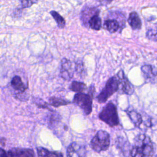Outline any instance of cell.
I'll return each instance as SVG.
<instances>
[{
	"mask_svg": "<svg viewBox=\"0 0 157 157\" xmlns=\"http://www.w3.org/2000/svg\"><path fill=\"white\" fill-rule=\"evenodd\" d=\"M0 157H12L9 151H6L4 149L0 148Z\"/></svg>",
	"mask_w": 157,
	"mask_h": 157,
	"instance_id": "obj_24",
	"label": "cell"
},
{
	"mask_svg": "<svg viewBox=\"0 0 157 157\" xmlns=\"http://www.w3.org/2000/svg\"><path fill=\"white\" fill-rule=\"evenodd\" d=\"M37 152L39 157H63L61 152L50 151L43 147L37 148Z\"/></svg>",
	"mask_w": 157,
	"mask_h": 157,
	"instance_id": "obj_17",
	"label": "cell"
},
{
	"mask_svg": "<svg viewBox=\"0 0 157 157\" xmlns=\"http://www.w3.org/2000/svg\"><path fill=\"white\" fill-rule=\"evenodd\" d=\"M110 143L109 134L104 130L98 131L90 142V145L93 151L100 153L107 150Z\"/></svg>",
	"mask_w": 157,
	"mask_h": 157,
	"instance_id": "obj_3",
	"label": "cell"
},
{
	"mask_svg": "<svg viewBox=\"0 0 157 157\" xmlns=\"http://www.w3.org/2000/svg\"><path fill=\"white\" fill-rule=\"evenodd\" d=\"M60 75L63 78L66 80H70L72 78L74 70L72 68V64L69 59L63 58L61 60Z\"/></svg>",
	"mask_w": 157,
	"mask_h": 157,
	"instance_id": "obj_8",
	"label": "cell"
},
{
	"mask_svg": "<svg viewBox=\"0 0 157 157\" xmlns=\"http://www.w3.org/2000/svg\"><path fill=\"white\" fill-rule=\"evenodd\" d=\"M144 78L149 82L155 83L157 82V69L151 65L145 64L141 67Z\"/></svg>",
	"mask_w": 157,
	"mask_h": 157,
	"instance_id": "obj_10",
	"label": "cell"
},
{
	"mask_svg": "<svg viewBox=\"0 0 157 157\" xmlns=\"http://www.w3.org/2000/svg\"><path fill=\"white\" fill-rule=\"evenodd\" d=\"M85 154L86 152L84 147L75 142L71 144L67 148V157H85Z\"/></svg>",
	"mask_w": 157,
	"mask_h": 157,
	"instance_id": "obj_9",
	"label": "cell"
},
{
	"mask_svg": "<svg viewBox=\"0 0 157 157\" xmlns=\"http://www.w3.org/2000/svg\"><path fill=\"white\" fill-rule=\"evenodd\" d=\"M10 85L13 90L18 92V94L19 95L23 93L28 88V86L25 85L21 77L18 75H15L12 78Z\"/></svg>",
	"mask_w": 157,
	"mask_h": 157,
	"instance_id": "obj_12",
	"label": "cell"
},
{
	"mask_svg": "<svg viewBox=\"0 0 157 157\" xmlns=\"http://www.w3.org/2000/svg\"><path fill=\"white\" fill-rule=\"evenodd\" d=\"M92 12L89 17L82 20L83 21H86V26H89L91 29L98 31L101 28V19L99 16V10L94 8Z\"/></svg>",
	"mask_w": 157,
	"mask_h": 157,
	"instance_id": "obj_7",
	"label": "cell"
},
{
	"mask_svg": "<svg viewBox=\"0 0 157 157\" xmlns=\"http://www.w3.org/2000/svg\"><path fill=\"white\" fill-rule=\"evenodd\" d=\"M99 118L110 127L117 126L120 124L117 106L112 102H109L98 115Z\"/></svg>",
	"mask_w": 157,
	"mask_h": 157,
	"instance_id": "obj_1",
	"label": "cell"
},
{
	"mask_svg": "<svg viewBox=\"0 0 157 157\" xmlns=\"http://www.w3.org/2000/svg\"><path fill=\"white\" fill-rule=\"evenodd\" d=\"M146 36L152 41H157V24L154 25L148 29L146 33Z\"/></svg>",
	"mask_w": 157,
	"mask_h": 157,
	"instance_id": "obj_21",
	"label": "cell"
},
{
	"mask_svg": "<svg viewBox=\"0 0 157 157\" xmlns=\"http://www.w3.org/2000/svg\"><path fill=\"white\" fill-rule=\"evenodd\" d=\"M104 26L108 31L114 33L120 29V23L116 19H107L104 21Z\"/></svg>",
	"mask_w": 157,
	"mask_h": 157,
	"instance_id": "obj_16",
	"label": "cell"
},
{
	"mask_svg": "<svg viewBox=\"0 0 157 157\" xmlns=\"http://www.w3.org/2000/svg\"><path fill=\"white\" fill-rule=\"evenodd\" d=\"M50 14L56 22L57 25L59 28H63L65 26L66 21L64 18L58 12L55 10H52L50 12Z\"/></svg>",
	"mask_w": 157,
	"mask_h": 157,
	"instance_id": "obj_20",
	"label": "cell"
},
{
	"mask_svg": "<svg viewBox=\"0 0 157 157\" xmlns=\"http://www.w3.org/2000/svg\"><path fill=\"white\" fill-rule=\"evenodd\" d=\"M126 112L134 125L137 128H139L143 121L142 117L140 113L134 109H128L126 110Z\"/></svg>",
	"mask_w": 157,
	"mask_h": 157,
	"instance_id": "obj_14",
	"label": "cell"
},
{
	"mask_svg": "<svg viewBox=\"0 0 157 157\" xmlns=\"http://www.w3.org/2000/svg\"><path fill=\"white\" fill-rule=\"evenodd\" d=\"M129 155L131 157H146L141 149L135 145L131 148Z\"/></svg>",
	"mask_w": 157,
	"mask_h": 157,
	"instance_id": "obj_22",
	"label": "cell"
},
{
	"mask_svg": "<svg viewBox=\"0 0 157 157\" xmlns=\"http://www.w3.org/2000/svg\"><path fill=\"white\" fill-rule=\"evenodd\" d=\"M134 145L138 146L146 157H151L154 153L153 142L146 134H139L134 139Z\"/></svg>",
	"mask_w": 157,
	"mask_h": 157,
	"instance_id": "obj_5",
	"label": "cell"
},
{
	"mask_svg": "<svg viewBox=\"0 0 157 157\" xmlns=\"http://www.w3.org/2000/svg\"><path fill=\"white\" fill-rule=\"evenodd\" d=\"M69 88L71 91H72L74 92H75L77 93H82L84 91L86 90V86L83 82H77V81H73L71 83V84L70 85Z\"/></svg>",
	"mask_w": 157,
	"mask_h": 157,
	"instance_id": "obj_18",
	"label": "cell"
},
{
	"mask_svg": "<svg viewBox=\"0 0 157 157\" xmlns=\"http://www.w3.org/2000/svg\"><path fill=\"white\" fill-rule=\"evenodd\" d=\"M118 80V92L120 94H132L134 91V86L129 81L127 77L125 76L124 72L120 71L116 76Z\"/></svg>",
	"mask_w": 157,
	"mask_h": 157,
	"instance_id": "obj_6",
	"label": "cell"
},
{
	"mask_svg": "<svg viewBox=\"0 0 157 157\" xmlns=\"http://www.w3.org/2000/svg\"><path fill=\"white\" fill-rule=\"evenodd\" d=\"M113 0H101V2L103 5H107L111 3Z\"/></svg>",
	"mask_w": 157,
	"mask_h": 157,
	"instance_id": "obj_25",
	"label": "cell"
},
{
	"mask_svg": "<svg viewBox=\"0 0 157 157\" xmlns=\"http://www.w3.org/2000/svg\"><path fill=\"white\" fill-rule=\"evenodd\" d=\"M93 88L90 86V90L88 94L83 93H76L73 98V103L78 106L86 115H90L92 112V104L93 98Z\"/></svg>",
	"mask_w": 157,
	"mask_h": 157,
	"instance_id": "obj_2",
	"label": "cell"
},
{
	"mask_svg": "<svg viewBox=\"0 0 157 157\" xmlns=\"http://www.w3.org/2000/svg\"><path fill=\"white\" fill-rule=\"evenodd\" d=\"M22 8H28L37 3L39 0H20Z\"/></svg>",
	"mask_w": 157,
	"mask_h": 157,
	"instance_id": "obj_23",
	"label": "cell"
},
{
	"mask_svg": "<svg viewBox=\"0 0 157 157\" xmlns=\"http://www.w3.org/2000/svg\"><path fill=\"white\" fill-rule=\"evenodd\" d=\"M128 22L132 29H139L141 28L142 22L136 12H132L129 14Z\"/></svg>",
	"mask_w": 157,
	"mask_h": 157,
	"instance_id": "obj_15",
	"label": "cell"
},
{
	"mask_svg": "<svg viewBox=\"0 0 157 157\" xmlns=\"http://www.w3.org/2000/svg\"><path fill=\"white\" fill-rule=\"evenodd\" d=\"M116 145L117 148H118L124 156H127V155H129L130 153V144L129 142L123 137H117L116 140Z\"/></svg>",
	"mask_w": 157,
	"mask_h": 157,
	"instance_id": "obj_13",
	"label": "cell"
},
{
	"mask_svg": "<svg viewBox=\"0 0 157 157\" xmlns=\"http://www.w3.org/2000/svg\"><path fill=\"white\" fill-rule=\"evenodd\" d=\"M8 151L12 157H35L34 152L31 148H13Z\"/></svg>",
	"mask_w": 157,
	"mask_h": 157,
	"instance_id": "obj_11",
	"label": "cell"
},
{
	"mask_svg": "<svg viewBox=\"0 0 157 157\" xmlns=\"http://www.w3.org/2000/svg\"><path fill=\"white\" fill-rule=\"evenodd\" d=\"M118 80L116 76L110 78L106 82L105 86L96 96L99 103H104L115 92L118 90Z\"/></svg>",
	"mask_w": 157,
	"mask_h": 157,
	"instance_id": "obj_4",
	"label": "cell"
},
{
	"mask_svg": "<svg viewBox=\"0 0 157 157\" xmlns=\"http://www.w3.org/2000/svg\"><path fill=\"white\" fill-rule=\"evenodd\" d=\"M70 101L67 100H65L61 98H56V97H51L49 99L48 104L53 106L55 107H58L62 105H66L70 104Z\"/></svg>",
	"mask_w": 157,
	"mask_h": 157,
	"instance_id": "obj_19",
	"label": "cell"
}]
</instances>
